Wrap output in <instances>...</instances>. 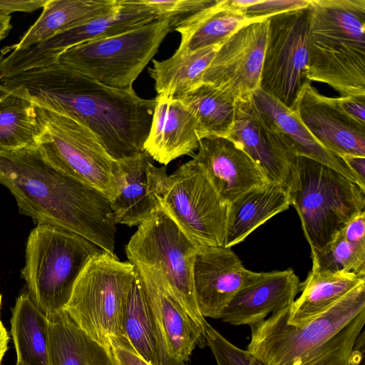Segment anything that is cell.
<instances>
[{"label": "cell", "instance_id": "cell-10", "mask_svg": "<svg viewBox=\"0 0 365 365\" xmlns=\"http://www.w3.org/2000/svg\"><path fill=\"white\" fill-rule=\"evenodd\" d=\"M196 246L160 205L138 226L125 247L134 266L160 269L173 296L188 317L205 333L207 321L195 299L192 269Z\"/></svg>", "mask_w": 365, "mask_h": 365}, {"label": "cell", "instance_id": "cell-44", "mask_svg": "<svg viewBox=\"0 0 365 365\" xmlns=\"http://www.w3.org/2000/svg\"><path fill=\"white\" fill-rule=\"evenodd\" d=\"M11 21L10 15L0 12V41L6 38L10 32L12 28Z\"/></svg>", "mask_w": 365, "mask_h": 365}, {"label": "cell", "instance_id": "cell-17", "mask_svg": "<svg viewBox=\"0 0 365 365\" xmlns=\"http://www.w3.org/2000/svg\"><path fill=\"white\" fill-rule=\"evenodd\" d=\"M261 274L245 268L231 247H197L192 279L202 316L221 319L224 309L236 294Z\"/></svg>", "mask_w": 365, "mask_h": 365}, {"label": "cell", "instance_id": "cell-2", "mask_svg": "<svg viewBox=\"0 0 365 365\" xmlns=\"http://www.w3.org/2000/svg\"><path fill=\"white\" fill-rule=\"evenodd\" d=\"M0 184L36 225L68 230L114 254L117 223L110 200L53 166L37 147L0 149Z\"/></svg>", "mask_w": 365, "mask_h": 365}, {"label": "cell", "instance_id": "cell-43", "mask_svg": "<svg viewBox=\"0 0 365 365\" xmlns=\"http://www.w3.org/2000/svg\"><path fill=\"white\" fill-rule=\"evenodd\" d=\"M9 341V333L0 319V365L1 364L2 359L8 350Z\"/></svg>", "mask_w": 365, "mask_h": 365}, {"label": "cell", "instance_id": "cell-8", "mask_svg": "<svg viewBox=\"0 0 365 365\" xmlns=\"http://www.w3.org/2000/svg\"><path fill=\"white\" fill-rule=\"evenodd\" d=\"M183 19L155 20L119 35L83 42L67 49L57 61L109 87L131 88L165 36Z\"/></svg>", "mask_w": 365, "mask_h": 365}, {"label": "cell", "instance_id": "cell-32", "mask_svg": "<svg viewBox=\"0 0 365 365\" xmlns=\"http://www.w3.org/2000/svg\"><path fill=\"white\" fill-rule=\"evenodd\" d=\"M123 330L133 352L151 365H160L156 329L138 272L128 294Z\"/></svg>", "mask_w": 365, "mask_h": 365}, {"label": "cell", "instance_id": "cell-22", "mask_svg": "<svg viewBox=\"0 0 365 365\" xmlns=\"http://www.w3.org/2000/svg\"><path fill=\"white\" fill-rule=\"evenodd\" d=\"M121 181L111 206L117 224L139 225L158 206V185L167 175L166 168H158L145 152L118 160Z\"/></svg>", "mask_w": 365, "mask_h": 365}, {"label": "cell", "instance_id": "cell-11", "mask_svg": "<svg viewBox=\"0 0 365 365\" xmlns=\"http://www.w3.org/2000/svg\"><path fill=\"white\" fill-rule=\"evenodd\" d=\"M155 195L161 209L196 246H224L227 205L194 159L167 174Z\"/></svg>", "mask_w": 365, "mask_h": 365}, {"label": "cell", "instance_id": "cell-42", "mask_svg": "<svg viewBox=\"0 0 365 365\" xmlns=\"http://www.w3.org/2000/svg\"><path fill=\"white\" fill-rule=\"evenodd\" d=\"M341 158L365 187V157L345 155Z\"/></svg>", "mask_w": 365, "mask_h": 365}, {"label": "cell", "instance_id": "cell-45", "mask_svg": "<svg viewBox=\"0 0 365 365\" xmlns=\"http://www.w3.org/2000/svg\"><path fill=\"white\" fill-rule=\"evenodd\" d=\"M1 299H2V296L0 294V308H1Z\"/></svg>", "mask_w": 365, "mask_h": 365}, {"label": "cell", "instance_id": "cell-38", "mask_svg": "<svg viewBox=\"0 0 365 365\" xmlns=\"http://www.w3.org/2000/svg\"><path fill=\"white\" fill-rule=\"evenodd\" d=\"M339 232L347 242L365 248V211L354 216Z\"/></svg>", "mask_w": 365, "mask_h": 365}, {"label": "cell", "instance_id": "cell-12", "mask_svg": "<svg viewBox=\"0 0 365 365\" xmlns=\"http://www.w3.org/2000/svg\"><path fill=\"white\" fill-rule=\"evenodd\" d=\"M267 20L259 88L292 109L306 86L311 83L307 78L308 6Z\"/></svg>", "mask_w": 365, "mask_h": 365}, {"label": "cell", "instance_id": "cell-4", "mask_svg": "<svg viewBox=\"0 0 365 365\" xmlns=\"http://www.w3.org/2000/svg\"><path fill=\"white\" fill-rule=\"evenodd\" d=\"M307 78L365 96V0H309Z\"/></svg>", "mask_w": 365, "mask_h": 365}, {"label": "cell", "instance_id": "cell-20", "mask_svg": "<svg viewBox=\"0 0 365 365\" xmlns=\"http://www.w3.org/2000/svg\"><path fill=\"white\" fill-rule=\"evenodd\" d=\"M293 269L262 272L239 291L224 309L221 319L232 325L251 326L269 314L291 306L301 290Z\"/></svg>", "mask_w": 365, "mask_h": 365}, {"label": "cell", "instance_id": "cell-31", "mask_svg": "<svg viewBox=\"0 0 365 365\" xmlns=\"http://www.w3.org/2000/svg\"><path fill=\"white\" fill-rule=\"evenodd\" d=\"M180 101L196 120L200 139L215 136L228 138L234 124L236 101L207 83H201Z\"/></svg>", "mask_w": 365, "mask_h": 365}, {"label": "cell", "instance_id": "cell-21", "mask_svg": "<svg viewBox=\"0 0 365 365\" xmlns=\"http://www.w3.org/2000/svg\"><path fill=\"white\" fill-rule=\"evenodd\" d=\"M144 152L164 165L198 148L200 137L192 114L178 99L156 96Z\"/></svg>", "mask_w": 365, "mask_h": 365}, {"label": "cell", "instance_id": "cell-41", "mask_svg": "<svg viewBox=\"0 0 365 365\" xmlns=\"http://www.w3.org/2000/svg\"><path fill=\"white\" fill-rule=\"evenodd\" d=\"M112 353L117 365H151L128 349L115 347Z\"/></svg>", "mask_w": 365, "mask_h": 365}, {"label": "cell", "instance_id": "cell-5", "mask_svg": "<svg viewBox=\"0 0 365 365\" xmlns=\"http://www.w3.org/2000/svg\"><path fill=\"white\" fill-rule=\"evenodd\" d=\"M135 267L103 250L94 255L77 278L63 309L89 336L112 352L131 351L123 330L125 306Z\"/></svg>", "mask_w": 365, "mask_h": 365}, {"label": "cell", "instance_id": "cell-15", "mask_svg": "<svg viewBox=\"0 0 365 365\" xmlns=\"http://www.w3.org/2000/svg\"><path fill=\"white\" fill-rule=\"evenodd\" d=\"M268 20L245 25L223 42L206 69L202 83L236 101L250 98L259 88Z\"/></svg>", "mask_w": 365, "mask_h": 365}, {"label": "cell", "instance_id": "cell-1", "mask_svg": "<svg viewBox=\"0 0 365 365\" xmlns=\"http://www.w3.org/2000/svg\"><path fill=\"white\" fill-rule=\"evenodd\" d=\"M0 92L74 119L115 160L144 152L155 106L133 88L109 87L58 61L0 79Z\"/></svg>", "mask_w": 365, "mask_h": 365}, {"label": "cell", "instance_id": "cell-3", "mask_svg": "<svg viewBox=\"0 0 365 365\" xmlns=\"http://www.w3.org/2000/svg\"><path fill=\"white\" fill-rule=\"evenodd\" d=\"M291 306L250 326L248 351L264 365H351L365 324V282L302 327L287 324Z\"/></svg>", "mask_w": 365, "mask_h": 365}, {"label": "cell", "instance_id": "cell-39", "mask_svg": "<svg viewBox=\"0 0 365 365\" xmlns=\"http://www.w3.org/2000/svg\"><path fill=\"white\" fill-rule=\"evenodd\" d=\"M340 108L354 121L365 125V96L336 98Z\"/></svg>", "mask_w": 365, "mask_h": 365}, {"label": "cell", "instance_id": "cell-24", "mask_svg": "<svg viewBox=\"0 0 365 365\" xmlns=\"http://www.w3.org/2000/svg\"><path fill=\"white\" fill-rule=\"evenodd\" d=\"M119 0H48L36 21L19 43L8 46L23 50L108 14Z\"/></svg>", "mask_w": 365, "mask_h": 365}, {"label": "cell", "instance_id": "cell-16", "mask_svg": "<svg viewBox=\"0 0 365 365\" xmlns=\"http://www.w3.org/2000/svg\"><path fill=\"white\" fill-rule=\"evenodd\" d=\"M135 267L155 326L160 365H185L196 346H207L205 333L173 296L159 269Z\"/></svg>", "mask_w": 365, "mask_h": 365}, {"label": "cell", "instance_id": "cell-29", "mask_svg": "<svg viewBox=\"0 0 365 365\" xmlns=\"http://www.w3.org/2000/svg\"><path fill=\"white\" fill-rule=\"evenodd\" d=\"M10 323L16 364L48 365V318L27 292L16 299Z\"/></svg>", "mask_w": 365, "mask_h": 365}, {"label": "cell", "instance_id": "cell-40", "mask_svg": "<svg viewBox=\"0 0 365 365\" xmlns=\"http://www.w3.org/2000/svg\"><path fill=\"white\" fill-rule=\"evenodd\" d=\"M48 0H0V12H32L44 6Z\"/></svg>", "mask_w": 365, "mask_h": 365}, {"label": "cell", "instance_id": "cell-34", "mask_svg": "<svg viewBox=\"0 0 365 365\" xmlns=\"http://www.w3.org/2000/svg\"><path fill=\"white\" fill-rule=\"evenodd\" d=\"M312 267L329 272H347L365 278V248L347 242L338 232L324 247L311 250Z\"/></svg>", "mask_w": 365, "mask_h": 365}, {"label": "cell", "instance_id": "cell-27", "mask_svg": "<svg viewBox=\"0 0 365 365\" xmlns=\"http://www.w3.org/2000/svg\"><path fill=\"white\" fill-rule=\"evenodd\" d=\"M364 282L365 278L352 273L329 272L312 267L300 284L301 295L288 311L287 324L297 327L307 325Z\"/></svg>", "mask_w": 365, "mask_h": 365}, {"label": "cell", "instance_id": "cell-23", "mask_svg": "<svg viewBox=\"0 0 365 365\" xmlns=\"http://www.w3.org/2000/svg\"><path fill=\"white\" fill-rule=\"evenodd\" d=\"M292 205L289 193L267 182L245 192L227 205L224 247L242 242L250 233Z\"/></svg>", "mask_w": 365, "mask_h": 365}, {"label": "cell", "instance_id": "cell-35", "mask_svg": "<svg viewBox=\"0 0 365 365\" xmlns=\"http://www.w3.org/2000/svg\"><path fill=\"white\" fill-rule=\"evenodd\" d=\"M205 338L217 365H264L247 349L235 346L208 323L205 326Z\"/></svg>", "mask_w": 365, "mask_h": 365}, {"label": "cell", "instance_id": "cell-9", "mask_svg": "<svg viewBox=\"0 0 365 365\" xmlns=\"http://www.w3.org/2000/svg\"><path fill=\"white\" fill-rule=\"evenodd\" d=\"M35 106L43 125L37 145L42 156L58 170L98 190L111 202L118 194L122 178L118 160L78 121Z\"/></svg>", "mask_w": 365, "mask_h": 365}, {"label": "cell", "instance_id": "cell-18", "mask_svg": "<svg viewBox=\"0 0 365 365\" xmlns=\"http://www.w3.org/2000/svg\"><path fill=\"white\" fill-rule=\"evenodd\" d=\"M314 138L341 158L365 157V125L340 108L336 98L321 94L311 83L306 86L292 109Z\"/></svg>", "mask_w": 365, "mask_h": 365}, {"label": "cell", "instance_id": "cell-13", "mask_svg": "<svg viewBox=\"0 0 365 365\" xmlns=\"http://www.w3.org/2000/svg\"><path fill=\"white\" fill-rule=\"evenodd\" d=\"M155 20L138 0H119L118 6L108 14L46 41L23 50L4 47L0 53V79L51 65L67 49L81 43L119 35Z\"/></svg>", "mask_w": 365, "mask_h": 365}, {"label": "cell", "instance_id": "cell-14", "mask_svg": "<svg viewBox=\"0 0 365 365\" xmlns=\"http://www.w3.org/2000/svg\"><path fill=\"white\" fill-rule=\"evenodd\" d=\"M229 139L240 145L269 182L289 193L297 184V154L291 140L252 101L235 103L234 124Z\"/></svg>", "mask_w": 365, "mask_h": 365}, {"label": "cell", "instance_id": "cell-28", "mask_svg": "<svg viewBox=\"0 0 365 365\" xmlns=\"http://www.w3.org/2000/svg\"><path fill=\"white\" fill-rule=\"evenodd\" d=\"M251 98L256 106L291 140L298 156L314 160L334 169L365 192V187H362L344 160L324 148L294 111L260 88L252 93Z\"/></svg>", "mask_w": 365, "mask_h": 365}, {"label": "cell", "instance_id": "cell-25", "mask_svg": "<svg viewBox=\"0 0 365 365\" xmlns=\"http://www.w3.org/2000/svg\"><path fill=\"white\" fill-rule=\"evenodd\" d=\"M48 318V365H117L113 353L95 341L64 309Z\"/></svg>", "mask_w": 365, "mask_h": 365}, {"label": "cell", "instance_id": "cell-37", "mask_svg": "<svg viewBox=\"0 0 365 365\" xmlns=\"http://www.w3.org/2000/svg\"><path fill=\"white\" fill-rule=\"evenodd\" d=\"M309 4V0H259L245 9L243 13L254 22L283 12L306 8Z\"/></svg>", "mask_w": 365, "mask_h": 365}, {"label": "cell", "instance_id": "cell-6", "mask_svg": "<svg viewBox=\"0 0 365 365\" xmlns=\"http://www.w3.org/2000/svg\"><path fill=\"white\" fill-rule=\"evenodd\" d=\"M101 250L85 237L58 226L37 225L31 231L21 277L27 293L47 317L63 309L84 267Z\"/></svg>", "mask_w": 365, "mask_h": 365}, {"label": "cell", "instance_id": "cell-7", "mask_svg": "<svg viewBox=\"0 0 365 365\" xmlns=\"http://www.w3.org/2000/svg\"><path fill=\"white\" fill-rule=\"evenodd\" d=\"M297 187L289 195L311 250L327 245L364 210L365 192L334 169L298 156Z\"/></svg>", "mask_w": 365, "mask_h": 365}, {"label": "cell", "instance_id": "cell-46", "mask_svg": "<svg viewBox=\"0 0 365 365\" xmlns=\"http://www.w3.org/2000/svg\"><path fill=\"white\" fill-rule=\"evenodd\" d=\"M16 365H17V364H16Z\"/></svg>", "mask_w": 365, "mask_h": 365}, {"label": "cell", "instance_id": "cell-33", "mask_svg": "<svg viewBox=\"0 0 365 365\" xmlns=\"http://www.w3.org/2000/svg\"><path fill=\"white\" fill-rule=\"evenodd\" d=\"M0 93V149L37 147L43 125L35 105L10 93Z\"/></svg>", "mask_w": 365, "mask_h": 365}, {"label": "cell", "instance_id": "cell-36", "mask_svg": "<svg viewBox=\"0 0 365 365\" xmlns=\"http://www.w3.org/2000/svg\"><path fill=\"white\" fill-rule=\"evenodd\" d=\"M215 0H138L157 20L186 17L207 7Z\"/></svg>", "mask_w": 365, "mask_h": 365}, {"label": "cell", "instance_id": "cell-26", "mask_svg": "<svg viewBox=\"0 0 365 365\" xmlns=\"http://www.w3.org/2000/svg\"><path fill=\"white\" fill-rule=\"evenodd\" d=\"M252 22L243 11L229 8L225 0H215L176 26L174 30L181 36L176 51L190 53L220 45L240 28Z\"/></svg>", "mask_w": 365, "mask_h": 365}, {"label": "cell", "instance_id": "cell-30", "mask_svg": "<svg viewBox=\"0 0 365 365\" xmlns=\"http://www.w3.org/2000/svg\"><path fill=\"white\" fill-rule=\"evenodd\" d=\"M220 45L190 53L175 51L167 59L153 60L148 72L157 96L178 98L202 83L204 73Z\"/></svg>", "mask_w": 365, "mask_h": 365}, {"label": "cell", "instance_id": "cell-19", "mask_svg": "<svg viewBox=\"0 0 365 365\" xmlns=\"http://www.w3.org/2000/svg\"><path fill=\"white\" fill-rule=\"evenodd\" d=\"M197 150L193 159L227 205L249 190L269 182L243 149L227 138H203Z\"/></svg>", "mask_w": 365, "mask_h": 365}]
</instances>
